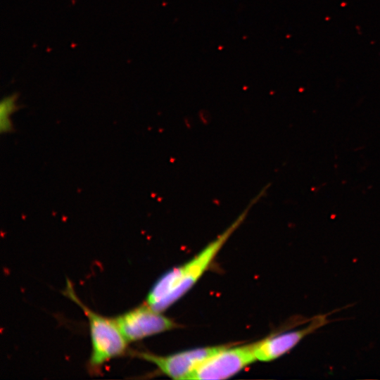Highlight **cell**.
<instances>
[{
	"instance_id": "6",
	"label": "cell",
	"mask_w": 380,
	"mask_h": 380,
	"mask_svg": "<svg viewBox=\"0 0 380 380\" xmlns=\"http://www.w3.org/2000/svg\"><path fill=\"white\" fill-rule=\"evenodd\" d=\"M331 314H318L303 327L277 332L265 339L255 343V355L260 361H272L291 351L304 338L331 322L328 317Z\"/></svg>"
},
{
	"instance_id": "5",
	"label": "cell",
	"mask_w": 380,
	"mask_h": 380,
	"mask_svg": "<svg viewBox=\"0 0 380 380\" xmlns=\"http://www.w3.org/2000/svg\"><path fill=\"white\" fill-rule=\"evenodd\" d=\"M223 346L198 348L163 356L146 351L133 350L131 353L134 357L153 363L163 374L174 379L184 380L205 359Z\"/></svg>"
},
{
	"instance_id": "4",
	"label": "cell",
	"mask_w": 380,
	"mask_h": 380,
	"mask_svg": "<svg viewBox=\"0 0 380 380\" xmlns=\"http://www.w3.org/2000/svg\"><path fill=\"white\" fill-rule=\"evenodd\" d=\"M129 342L160 334L176 327L175 322L146 303L114 318Z\"/></svg>"
},
{
	"instance_id": "2",
	"label": "cell",
	"mask_w": 380,
	"mask_h": 380,
	"mask_svg": "<svg viewBox=\"0 0 380 380\" xmlns=\"http://www.w3.org/2000/svg\"><path fill=\"white\" fill-rule=\"evenodd\" d=\"M63 293L76 303L87 317L91 343L87 369L91 374H99L105 363L125 354L128 341L122 335L114 318L103 317L82 303L69 280L67 281Z\"/></svg>"
},
{
	"instance_id": "7",
	"label": "cell",
	"mask_w": 380,
	"mask_h": 380,
	"mask_svg": "<svg viewBox=\"0 0 380 380\" xmlns=\"http://www.w3.org/2000/svg\"><path fill=\"white\" fill-rule=\"evenodd\" d=\"M18 94H13L4 97L0 103V132L1 134L13 130L11 115L18 109Z\"/></svg>"
},
{
	"instance_id": "1",
	"label": "cell",
	"mask_w": 380,
	"mask_h": 380,
	"mask_svg": "<svg viewBox=\"0 0 380 380\" xmlns=\"http://www.w3.org/2000/svg\"><path fill=\"white\" fill-rule=\"evenodd\" d=\"M264 195L261 191L236 219L196 255L163 274L149 291L146 303L162 312L182 298L201 278L225 242L243 223L252 206Z\"/></svg>"
},
{
	"instance_id": "3",
	"label": "cell",
	"mask_w": 380,
	"mask_h": 380,
	"mask_svg": "<svg viewBox=\"0 0 380 380\" xmlns=\"http://www.w3.org/2000/svg\"><path fill=\"white\" fill-rule=\"evenodd\" d=\"M256 360L255 343L234 347L226 345L205 359L187 379H227Z\"/></svg>"
}]
</instances>
